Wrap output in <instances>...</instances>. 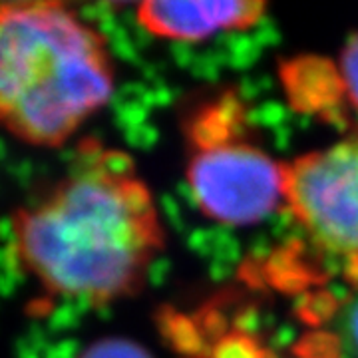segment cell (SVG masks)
<instances>
[{
  "label": "cell",
  "instance_id": "9",
  "mask_svg": "<svg viewBox=\"0 0 358 358\" xmlns=\"http://www.w3.org/2000/svg\"><path fill=\"white\" fill-rule=\"evenodd\" d=\"M10 171H13L14 178L18 179V181H20L22 185H26V183L30 181V164H28V162L20 164L18 167H10Z\"/></svg>",
  "mask_w": 358,
  "mask_h": 358
},
{
  "label": "cell",
  "instance_id": "7",
  "mask_svg": "<svg viewBox=\"0 0 358 358\" xmlns=\"http://www.w3.org/2000/svg\"><path fill=\"white\" fill-rule=\"evenodd\" d=\"M80 358H148L141 350H138L131 343L106 338L96 345H92L88 350H84Z\"/></svg>",
  "mask_w": 358,
  "mask_h": 358
},
{
  "label": "cell",
  "instance_id": "3",
  "mask_svg": "<svg viewBox=\"0 0 358 358\" xmlns=\"http://www.w3.org/2000/svg\"><path fill=\"white\" fill-rule=\"evenodd\" d=\"M241 124L243 110L223 96L189 126V192L205 215L223 225H253L285 207V162L249 140Z\"/></svg>",
  "mask_w": 358,
  "mask_h": 358
},
{
  "label": "cell",
  "instance_id": "6",
  "mask_svg": "<svg viewBox=\"0 0 358 358\" xmlns=\"http://www.w3.org/2000/svg\"><path fill=\"white\" fill-rule=\"evenodd\" d=\"M334 80L343 92L345 102L358 115V34L348 40L334 66Z\"/></svg>",
  "mask_w": 358,
  "mask_h": 358
},
{
  "label": "cell",
  "instance_id": "1",
  "mask_svg": "<svg viewBox=\"0 0 358 358\" xmlns=\"http://www.w3.org/2000/svg\"><path fill=\"white\" fill-rule=\"evenodd\" d=\"M16 225L22 263L78 308L136 293L166 243L154 193L134 162L96 143L72 154L64 181Z\"/></svg>",
  "mask_w": 358,
  "mask_h": 358
},
{
  "label": "cell",
  "instance_id": "4",
  "mask_svg": "<svg viewBox=\"0 0 358 358\" xmlns=\"http://www.w3.org/2000/svg\"><path fill=\"white\" fill-rule=\"evenodd\" d=\"M285 209L310 245L358 282V134L285 162Z\"/></svg>",
  "mask_w": 358,
  "mask_h": 358
},
{
  "label": "cell",
  "instance_id": "2",
  "mask_svg": "<svg viewBox=\"0 0 358 358\" xmlns=\"http://www.w3.org/2000/svg\"><path fill=\"white\" fill-rule=\"evenodd\" d=\"M114 68L100 30L56 2L0 4V117L56 145L110 102Z\"/></svg>",
  "mask_w": 358,
  "mask_h": 358
},
{
  "label": "cell",
  "instance_id": "8",
  "mask_svg": "<svg viewBox=\"0 0 358 358\" xmlns=\"http://www.w3.org/2000/svg\"><path fill=\"white\" fill-rule=\"evenodd\" d=\"M0 241L8 245H18V225L16 219L0 217Z\"/></svg>",
  "mask_w": 358,
  "mask_h": 358
},
{
  "label": "cell",
  "instance_id": "11",
  "mask_svg": "<svg viewBox=\"0 0 358 358\" xmlns=\"http://www.w3.org/2000/svg\"><path fill=\"white\" fill-rule=\"evenodd\" d=\"M6 155H8V150H6V143H4V140L0 138V162H2V159H6Z\"/></svg>",
  "mask_w": 358,
  "mask_h": 358
},
{
  "label": "cell",
  "instance_id": "5",
  "mask_svg": "<svg viewBox=\"0 0 358 358\" xmlns=\"http://www.w3.org/2000/svg\"><path fill=\"white\" fill-rule=\"evenodd\" d=\"M265 10L263 2H143L138 6V22L157 38L201 42L251 28Z\"/></svg>",
  "mask_w": 358,
  "mask_h": 358
},
{
  "label": "cell",
  "instance_id": "10",
  "mask_svg": "<svg viewBox=\"0 0 358 358\" xmlns=\"http://www.w3.org/2000/svg\"><path fill=\"white\" fill-rule=\"evenodd\" d=\"M352 343H355V346L358 348V308L352 313Z\"/></svg>",
  "mask_w": 358,
  "mask_h": 358
}]
</instances>
